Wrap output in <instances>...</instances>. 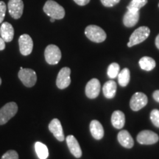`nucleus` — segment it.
Instances as JSON below:
<instances>
[{"label": "nucleus", "mask_w": 159, "mask_h": 159, "mask_svg": "<svg viewBox=\"0 0 159 159\" xmlns=\"http://www.w3.org/2000/svg\"><path fill=\"white\" fill-rule=\"evenodd\" d=\"M148 3V0H132L131 2L127 7L129 9H141Z\"/></svg>", "instance_id": "393cba45"}, {"label": "nucleus", "mask_w": 159, "mask_h": 159, "mask_svg": "<svg viewBox=\"0 0 159 159\" xmlns=\"http://www.w3.org/2000/svg\"><path fill=\"white\" fill-rule=\"evenodd\" d=\"M55 19H53V18H51V19H50L51 22H55Z\"/></svg>", "instance_id": "72a5a7b5"}, {"label": "nucleus", "mask_w": 159, "mask_h": 159, "mask_svg": "<svg viewBox=\"0 0 159 159\" xmlns=\"http://www.w3.org/2000/svg\"><path fill=\"white\" fill-rule=\"evenodd\" d=\"M101 85L99 80L96 78L89 80L85 86V95L90 99L97 98L100 92Z\"/></svg>", "instance_id": "f8f14e48"}, {"label": "nucleus", "mask_w": 159, "mask_h": 159, "mask_svg": "<svg viewBox=\"0 0 159 159\" xmlns=\"http://www.w3.org/2000/svg\"><path fill=\"white\" fill-rule=\"evenodd\" d=\"M8 11L10 15L15 19H19L21 17L24 11V2L22 0H9Z\"/></svg>", "instance_id": "9b49d317"}, {"label": "nucleus", "mask_w": 159, "mask_h": 159, "mask_svg": "<svg viewBox=\"0 0 159 159\" xmlns=\"http://www.w3.org/2000/svg\"><path fill=\"white\" fill-rule=\"evenodd\" d=\"M18 111V105L14 102L7 103L0 109V125H5L13 118Z\"/></svg>", "instance_id": "20e7f679"}, {"label": "nucleus", "mask_w": 159, "mask_h": 159, "mask_svg": "<svg viewBox=\"0 0 159 159\" xmlns=\"http://www.w3.org/2000/svg\"><path fill=\"white\" fill-rule=\"evenodd\" d=\"M35 150L38 157L40 159H47L49 156V151L47 147L43 143L37 142L35 144Z\"/></svg>", "instance_id": "5701e85b"}, {"label": "nucleus", "mask_w": 159, "mask_h": 159, "mask_svg": "<svg viewBox=\"0 0 159 159\" xmlns=\"http://www.w3.org/2000/svg\"><path fill=\"white\" fill-rule=\"evenodd\" d=\"M19 78L21 83L27 87H33L37 81L36 73L31 69H20L18 74Z\"/></svg>", "instance_id": "423d86ee"}, {"label": "nucleus", "mask_w": 159, "mask_h": 159, "mask_svg": "<svg viewBox=\"0 0 159 159\" xmlns=\"http://www.w3.org/2000/svg\"><path fill=\"white\" fill-rule=\"evenodd\" d=\"M100 1L105 7H111L117 5L120 2V0H100Z\"/></svg>", "instance_id": "c85d7f7f"}, {"label": "nucleus", "mask_w": 159, "mask_h": 159, "mask_svg": "<svg viewBox=\"0 0 159 159\" xmlns=\"http://www.w3.org/2000/svg\"><path fill=\"white\" fill-rule=\"evenodd\" d=\"M19 45L20 52L21 55L27 56L31 54L33 49V41L29 35H21L19 39Z\"/></svg>", "instance_id": "1a4fd4ad"}, {"label": "nucleus", "mask_w": 159, "mask_h": 159, "mask_svg": "<svg viewBox=\"0 0 159 159\" xmlns=\"http://www.w3.org/2000/svg\"><path fill=\"white\" fill-rule=\"evenodd\" d=\"M117 85L116 83L114 80H108L103 85L102 91L104 96L108 99L114 98L116 95Z\"/></svg>", "instance_id": "aec40b11"}, {"label": "nucleus", "mask_w": 159, "mask_h": 159, "mask_svg": "<svg viewBox=\"0 0 159 159\" xmlns=\"http://www.w3.org/2000/svg\"><path fill=\"white\" fill-rule=\"evenodd\" d=\"M158 7H159V4H158Z\"/></svg>", "instance_id": "c9c22d12"}, {"label": "nucleus", "mask_w": 159, "mask_h": 159, "mask_svg": "<svg viewBox=\"0 0 159 159\" xmlns=\"http://www.w3.org/2000/svg\"><path fill=\"white\" fill-rule=\"evenodd\" d=\"M66 141L67 146H68L71 153L75 158H80L82 156V150H81L80 146L76 138L74 136H72V135H69V136L66 137Z\"/></svg>", "instance_id": "2eb2a0df"}, {"label": "nucleus", "mask_w": 159, "mask_h": 159, "mask_svg": "<svg viewBox=\"0 0 159 159\" xmlns=\"http://www.w3.org/2000/svg\"><path fill=\"white\" fill-rule=\"evenodd\" d=\"M118 83L122 87H125L128 85L130 82V72L128 68L123 69L122 71H119L118 75Z\"/></svg>", "instance_id": "4be33fe9"}, {"label": "nucleus", "mask_w": 159, "mask_h": 159, "mask_svg": "<svg viewBox=\"0 0 159 159\" xmlns=\"http://www.w3.org/2000/svg\"><path fill=\"white\" fill-rule=\"evenodd\" d=\"M2 84V80H1V77H0V85Z\"/></svg>", "instance_id": "f704fd0d"}, {"label": "nucleus", "mask_w": 159, "mask_h": 159, "mask_svg": "<svg viewBox=\"0 0 159 159\" xmlns=\"http://www.w3.org/2000/svg\"><path fill=\"white\" fill-rule=\"evenodd\" d=\"M150 33V30L148 27L143 26L137 28L130 35L129 42L128 43V47H132L144 41L149 37Z\"/></svg>", "instance_id": "7ed1b4c3"}, {"label": "nucleus", "mask_w": 159, "mask_h": 159, "mask_svg": "<svg viewBox=\"0 0 159 159\" xmlns=\"http://www.w3.org/2000/svg\"><path fill=\"white\" fill-rule=\"evenodd\" d=\"M1 159H19V154L15 150H8L3 155Z\"/></svg>", "instance_id": "bb28decb"}, {"label": "nucleus", "mask_w": 159, "mask_h": 159, "mask_svg": "<svg viewBox=\"0 0 159 159\" xmlns=\"http://www.w3.org/2000/svg\"><path fill=\"white\" fill-rule=\"evenodd\" d=\"M6 13V5L2 1H0V24L3 21Z\"/></svg>", "instance_id": "cd10ccee"}, {"label": "nucleus", "mask_w": 159, "mask_h": 159, "mask_svg": "<svg viewBox=\"0 0 159 159\" xmlns=\"http://www.w3.org/2000/svg\"><path fill=\"white\" fill-rule=\"evenodd\" d=\"M49 130L59 142L64 141V134H63L62 125H61V123L59 121V119H53L51 121L50 123L49 124Z\"/></svg>", "instance_id": "4468645a"}, {"label": "nucleus", "mask_w": 159, "mask_h": 159, "mask_svg": "<svg viewBox=\"0 0 159 159\" xmlns=\"http://www.w3.org/2000/svg\"><path fill=\"white\" fill-rule=\"evenodd\" d=\"M119 65L116 63H112L111 64L109 65L108 70H107V75L109 78L114 79L118 76L119 71Z\"/></svg>", "instance_id": "b1692460"}, {"label": "nucleus", "mask_w": 159, "mask_h": 159, "mask_svg": "<svg viewBox=\"0 0 159 159\" xmlns=\"http://www.w3.org/2000/svg\"><path fill=\"white\" fill-rule=\"evenodd\" d=\"M148 102V97L144 93L136 92L131 97L130 101V106L133 111H138L146 106Z\"/></svg>", "instance_id": "6e6552de"}, {"label": "nucleus", "mask_w": 159, "mask_h": 159, "mask_svg": "<svg viewBox=\"0 0 159 159\" xmlns=\"http://www.w3.org/2000/svg\"><path fill=\"white\" fill-rule=\"evenodd\" d=\"M156 47L159 49V34L157 35L156 39Z\"/></svg>", "instance_id": "473e14b6"}, {"label": "nucleus", "mask_w": 159, "mask_h": 159, "mask_svg": "<svg viewBox=\"0 0 159 159\" xmlns=\"http://www.w3.org/2000/svg\"><path fill=\"white\" fill-rule=\"evenodd\" d=\"M5 49V41L0 37V51L4 50Z\"/></svg>", "instance_id": "2f4dec72"}, {"label": "nucleus", "mask_w": 159, "mask_h": 159, "mask_svg": "<svg viewBox=\"0 0 159 159\" xmlns=\"http://www.w3.org/2000/svg\"><path fill=\"white\" fill-rule=\"evenodd\" d=\"M74 2L80 6H84L89 4L90 0H74Z\"/></svg>", "instance_id": "c756f323"}, {"label": "nucleus", "mask_w": 159, "mask_h": 159, "mask_svg": "<svg viewBox=\"0 0 159 159\" xmlns=\"http://www.w3.org/2000/svg\"><path fill=\"white\" fill-rule=\"evenodd\" d=\"M117 139H118L119 144L125 148L130 149L134 145V139H133L131 135L128 133V131L126 130H121L119 133L118 136H117Z\"/></svg>", "instance_id": "f3484780"}, {"label": "nucleus", "mask_w": 159, "mask_h": 159, "mask_svg": "<svg viewBox=\"0 0 159 159\" xmlns=\"http://www.w3.org/2000/svg\"><path fill=\"white\" fill-rule=\"evenodd\" d=\"M111 123L115 128L122 129L125 123L124 113L121 111H115L111 116Z\"/></svg>", "instance_id": "6ab92c4d"}, {"label": "nucleus", "mask_w": 159, "mask_h": 159, "mask_svg": "<svg viewBox=\"0 0 159 159\" xmlns=\"http://www.w3.org/2000/svg\"><path fill=\"white\" fill-rule=\"evenodd\" d=\"M71 69L69 67H63L59 71L56 80V85L60 89H64L71 83Z\"/></svg>", "instance_id": "9d476101"}, {"label": "nucleus", "mask_w": 159, "mask_h": 159, "mask_svg": "<svg viewBox=\"0 0 159 159\" xmlns=\"http://www.w3.org/2000/svg\"><path fill=\"white\" fill-rule=\"evenodd\" d=\"M139 66H140L141 69L143 70L150 71H152L155 67H156V61L152 57L145 56L143 57L139 61Z\"/></svg>", "instance_id": "412c9836"}, {"label": "nucleus", "mask_w": 159, "mask_h": 159, "mask_svg": "<svg viewBox=\"0 0 159 159\" xmlns=\"http://www.w3.org/2000/svg\"><path fill=\"white\" fill-rule=\"evenodd\" d=\"M43 12L50 18L56 19H62L65 16V10L61 5L53 0L46 2L43 7Z\"/></svg>", "instance_id": "f257e3e1"}, {"label": "nucleus", "mask_w": 159, "mask_h": 159, "mask_svg": "<svg viewBox=\"0 0 159 159\" xmlns=\"http://www.w3.org/2000/svg\"><path fill=\"white\" fill-rule=\"evenodd\" d=\"M139 20V10L129 9L123 17V23L127 27H133Z\"/></svg>", "instance_id": "ddd939ff"}, {"label": "nucleus", "mask_w": 159, "mask_h": 159, "mask_svg": "<svg viewBox=\"0 0 159 159\" xmlns=\"http://www.w3.org/2000/svg\"><path fill=\"white\" fill-rule=\"evenodd\" d=\"M150 119L155 126L159 128V110L154 109L150 113Z\"/></svg>", "instance_id": "a878e982"}, {"label": "nucleus", "mask_w": 159, "mask_h": 159, "mask_svg": "<svg viewBox=\"0 0 159 159\" xmlns=\"http://www.w3.org/2000/svg\"><path fill=\"white\" fill-rule=\"evenodd\" d=\"M85 34L89 40L95 43L103 42L106 39V33L97 25H89L85 30Z\"/></svg>", "instance_id": "f03ea898"}, {"label": "nucleus", "mask_w": 159, "mask_h": 159, "mask_svg": "<svg viewBox=\"0 0 159 159\" xmlns=\"http://www.w3.org/2000/svg\"><path fill=\"white\" fill-rule=\"evenodd\" d=\"M152 97H153V99L156 102H159V90H156L153 92V94H152Z\"/></svg>", "instance_id": "7c9ffc66"}, {"label": "nucleus", "mask_w": 159, "mask_h": 159, "mask_svg": "<svg viewBox=\"0 0 159 159\" xmlns=\"http://www.w3.org/2000/svg\"><path fill=\"white\" fill-rule=\"evenodd\" d=\"M45 60L50 65H56L61 59V52L56 45L50 44L46 47L44 51Z\"/></svg>", "instance_id": "39448f33"}, {"label": "nucleus", "mask_w": 159, "mask_h": 159, "mask_svg": "<svg viewBox=\"0 0 159 159\" xmlns=\"http://www.w3.org/2000/svg\"><path fill=\"white\" fill-rule=\"evenodd\" d=\"M91 136L97 140H100L104 136V129L102 124L97 120H92L90 123Z\"/></svg>", "instance_id": "a211bd4d"}, {"label": "nucleus", "mask_w": 159, "mask_h": 159, "mask_svg": "<svg viewBox=\"0 0 159 159\" xmlns=\"http://www.w3.org/2000/svg\"><path fill=\"white\" fill-rule=\"evenodd\" d=\"M0 35L5 42H11L14 36L13 27L8 22L2 23L0 27Z\"/></svg>", "instance_id": "dca6fc26"}, {"label": "nucleus", "mask_w": 159, "mask_h": 159, "mask_svg": "<svg viewBox=\"0 0 159 159\" xmlns=\"http://www.w3.org/2000/svg\"><path fill=\"white\" fill-rule=\"evenodd\" d=\"M158 135L151 130H142L137 136V142L141 144H154L158 142Z\"/></svg>", "instance_id": "0eeeda50"}]
</instances>
